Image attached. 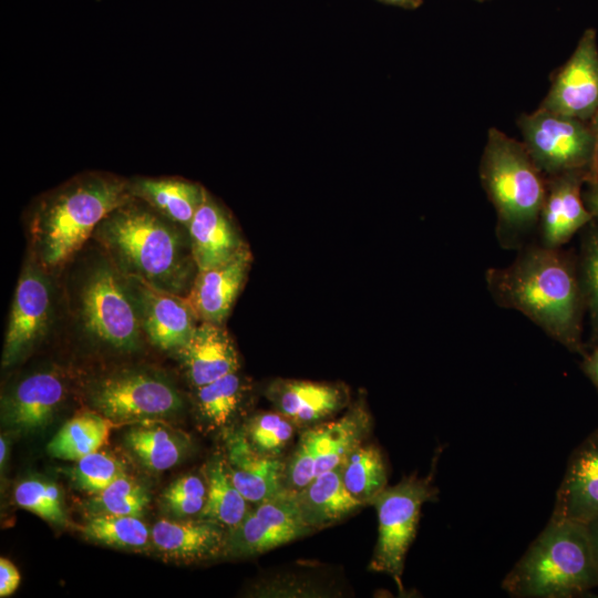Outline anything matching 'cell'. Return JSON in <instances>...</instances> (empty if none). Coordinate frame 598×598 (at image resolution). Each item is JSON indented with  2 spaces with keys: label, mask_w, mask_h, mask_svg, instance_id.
Here are the masks:
<instances>
[{
  "label": "cell",
  "mask_w": 598,
  "mask_h": 598,
  "mask_svg": "<svg viewBox=\"0 0 598 598\" xmlns=\"http://www.w3.org/2000/svg\"><path fill=\"white\" fill-rule=\"evenodd\" d=\"M581 370L598 391V344L582 357Z\"/></svg>",
  "instance_id": "ab89813d"
},
{
  "label": "cell",
  "mask_w": 598,
  "mask_h": 598,
  "mask_svg": "<svg viewBox=\"0 0 598 598\" xmlns=\"http://www.w3.org/2000/svg\"><path fill=\"white\" fill-rule=\"evenodd\" d=\"M585 309L591 326L590 343L598 344V225L592 220L586 233L577 261Z\"/></svg>",
  "instance_id": "d6a6232c"
},
{
  "label": "cell",
  "mask_w": 598,
  "mask_h": 598,
  "mask_svg": "<svg viewBox=\"0 0 598 598\" xmlns=\"http://www.w3.org/2000/svg\"><path fill=\"white\" fill-rule=\"evenodd\" d=\"M187 228L197 271L227 262L247 248L227 212L207 190Z\"/></svg>",
  "instance_id": "d6986e66"
},
{
  "label": "cell",
  "mask_w": 598,
  "mask_h": 598,
  "mask_svg": "<svg viewBox=\"0 0 598 598\" xmlns=\"http://www.w3.org/2000/svg\"><path fill=\"white\" fill-rule=\"evenodd\" d=\"M8 454V443L3 435L0 437V464L1 468H3V464L7 460Z\"/></svg>",
  "instance_id": "f6af8a7d"
},
{
  "label": "cell",
  "mask_w": 598,
  "mask_h": 598,
  "mask_svg": "<svg viewBox=\"0 0 598 598\" xmlns=\"http://www.w3.org/2000/svg\"><path fill=\"white\" fill-rule=\"evenodd\" d=\"M51 289L33 266L21 274L6 332L2 365L19 361L43 337L51 312Z\"/></svg>",
  "instance_id": "4fadbf2b"
},
{
  "label": "cell",
  "mask_w": 598,
  "mask_h": 598,
  "mask_svg": "<svg viewBox=\"0 0 598 598\" xmlns=\"http://www.w3.org/2000/svg\"><path fill=\"white\" fill-rule=\"evenodd\" d=\"M266 396L276 411L296 426L324 422L348 405L350 394L341 383L278 379L266 389Z\"/></svg>",
  "instance_id": "9a60e30c"
},
{
  "label": "cell",
  "mask_w": 598,
  "mask_h": 598,
  "mask_svg": "<svg viewBox=\"0 0 598 598\" xmlns=\"http://www.w3.org/2000/svg\"><path fill=\"white\" fill-rule=\"evenodd\" d=\"M296 425L278 411L255 414L244 433L260 454L280 457L295 434Z\"/></svg>",
  "instance_id": "1f68e13d"
},
{
  "label": "cell",
  "mask_w": 598,
  "mask_h": 598,
  "mask_svg": "<svg viewBox=\"0 0 598 598\" xmlns=\"http://www.w3.org/2000/svg\"><path fill=\"white\" fill-rule=\"evenodd\" d=\"M64 394L65 386L58 374H31L2 400V424L18 432L40 431L51 423Z\"/></svg>",
  "instance_id": "ac0fdd59"
},
{
  "label": "cell",
  "mask_w": 598,
  "mask_h": 598,
  "mask_svg": "<svg viewBox=\"0 0 598 598\" xmlns=\"http://www.w3.org/2000/svg\"><path fill=\"white\" fill-rule=\"evenodd\" d=\"M587 185L588 188L584 194V200L594 217V221L598 225V182Z\"/></svg>",
  "instance_id": "b9f144b4"
},
{
  "label": "cell",
  "mask_w": 598,
  "mask_h": 598,
  "mask_svg": "<svg viewBox=\"0 0 598 598\" xmlns=\"http://www.w3.org/2000/svg\"><path fill=\"white\" fill-rule=\"evenodd\" d=\"M250 262L251 254L246 248L227 262L196 272L187 298L202 321L220 324L226 319Z\"/></svg>",
  "instance_id": "44dd1931"
},
{
  "label": "cell",
  "mask_w": 598,
  "mask_h": 598,
  "mask_svg": "<svg viewBox=\"0 0 598 598\" xmlns=\"http://www.w3.org/2000/svg\"><path fill=\"white\" fill-rule=\"evenodd\" d=\"M152 544L163 556L179 561L210 559L227 549L224 525L206 518L197 520L159 519L151 529Z\"/></svg>",
  "instance_id": "ffe728a7"
},
{
  "label": "cell",
  "mask_w": 598,
  "mask_h": 598,
  "mask_svg": "<svg viewBox=\"0 0 598 598\" xmlns=\"http://www.w3.org/2000/svg\"><path fill=\"white\" fill-rule=\"evenodd\" d=\"M295 497L302 519L313 532L341 520L364 505L347 489L340 466L316 476L295 493Z\"/></svg>",
  "instance_id": "603a6c76"
},
{
  "label": "cell",
  "mask_w": 598,
  "mask_h": 598,
  "mask_svg": "<svg viewBox=\"0 0 598 598\" xmlns=\"http://www.w3.org/2000/svg\"><path fill=\"white\" fill-rule=\"evenodd\" d=\"M124 444L142 465L166 471L183 458L187 443L177 433L159 425H142L126 432Z\"/></svg>",
  "instance_id": "4316f807"
},
{
  "label": "cell",
  "mask_w": 598,
  "mask_h": 598,
  "mask_svg": "<svg viewBox=\"0 0 598 598\" xmlns=\"http://www.w3.org/2000/svg\"><path fill=\"white\" fill-rule=\"evenodd\" d=\"M384 4L399 7L406 10H415L420 8L423 0H378Z\"/></svg>",
  "instance_id": "ee69618b"
},
{
  "label": "cell",
  "mask_w": 598,
  "mask_h": 598,
  "mask_svg": "<svg viewBox=\"0 0 598 598\" xmlns=\"http://www.w3.org/2000/svg\"><path fill=\"white\" fill-rule=\"evenodd\" d=\"M517 126L532 159L546 177L589 172L594 155L589 122L537 107L520 114Z\"/></svg>",
  "instance_id": "ba28073f"
},
{
  "label": "cell",
  "mask_w": 598,
  "mask_h": 598,
  "mask_svg": "<svg viewBox=\"0 0 598 598\" xmlns=\"http://www.w3.org/2000/svg\"><path fill=\"white\" fill-rule=\"evenodd\" d=\"M84 329L94 339L117 350L140 347V315L125 277L107 264H100L86 276L80 293Z\"/></svg>",
  "instance_id": "52a82bcc"
},
{
  "label": "cell",
  "mask_w": 598,
  "mask_h": 598,
  "mask_svg": "<svg viewBox=\"0 0 598 598\" xmlns=\"http://www.w3.org/2000/svg\"><path fill=\"white\" fill-rule=\"evenodd\" d=\"M133 196L171 221L189 226L204 200L206 189L182 178H135L130 182Z\"/></svg>",
  "instance_id": "cb8c5ba5"
},
{
  "label": "cell",
  "mask_w": 598,
  "mask_h": 598,
  "mask_svg": "<svg viewBox=\"0 0 598 598\" xmlns=\"http://www.w3.org/2000/svg\"><path fill=\"white\" fill-rule=\"evenodd\" d=\"M206 495L207 489L202 478L189 474L169 484L162 498L172 513L177 517H185L202 512Z\"/></svg>",
  "instance_id": "74e56055"
},
{
  "label": "cell",
  "mask_w": 598,
  "mask_h": 598,
  "mask_svg": "<svg viewBox=\"0 0 598 598\" xmlns=\"http://www.w3.org/2000/svg\"><path fill=\"white\" fill-rule=\"evenodd\" d=\"M591 549L594 553L595 560L598 566V518L592 519L586 524Z\"/></svg>",
  "instance_id": "7bdbcfd3"
},
{
  "label": "cell",
  "mask_w": 598,
  "mask_h": 598,
  "mask_svg": "<svg viewBox=\"0 0 598 598\" xmlns=\"http://www.w3.org/2000/svg\"><path fill=\"white\" fill-rule=\"evenodd\" d=\"M473 1H476V2H480V3H482V2H486V1H489V0H473Z\"/></svg>",
  "instance_id": "bcb514c9"
},
{
  "label": "cell",
  "mask_w": 598,
  "mask_h": 598,
  "mask_svg": "<svg viewBox=\"0 0 598 598\" xmlns=\"http://www.w3.org/2000/svg\"><path fill=\"white\" fill-rule=\"evenodd\" d=\"M14 501L52 524H66L61 492L52 482L38 478L22 481L14 489Z\"/></svg>",
  "instance_id": "836d02e7"
},
{
  "label": "cell",
  "mask_w": 598,
  "mask_h": 598,
  "mask_svg": "<svg viewBox=\"0 0 598 598\" xmlns=\"http://www.w3.org/2000/svg\"><path fill=\"white\" fill-rule=\"evenodd\" d=\"M347 489L364 505L386 486V467L380 448L361 444L340 465Z\"/></svg>",
  "instance_id": "f1b7e54d"
},
{
  "label": "cell",
  "mask_w": 598,
  "mask_h": 598,
  "mask_svg": "<svg viewBox=\"0 0 598 598\" xmlns=\"http://www.w3.org/2000/svg\"><path fill=\"white\" fill-rule=\"evenodd\" d=\"M96 412L113 423H145L178 412L183 400L166 380L146 372H123L99 381L90 393Z\"/></svg>",
  "instance_id": "9c48e42d"
},
{
  "label": "cell",
  "mask_w": 598,
  "mask_h": 598,
  "mask_svg": "<svg viewBox=\"0 0 598 598\" xmlns=\"http://www.w3.org/2000/svg\"><path fill=\"white\" fill-rule=\"evenodd\" d=\"M114 423L99 412H83L68 422L48 443V453L56 458L79 461L99 451Z\"/></svg>",
  "instance_id": "484cf974"
},
{
  "label": "cell",
  "mask_w": 598,
  "mask_h": 598,
  "mask_svg": "<svg viewBox=\"0 0 598 598\" xmlns=\"http://www.w3.org/2000/svg\"><path fill=\"white\" fill-rule=\"evenodd\" d=\"M173 224L134 197L110 213L94 233L125 277L185 296L197 267L189 238Z\"/></svg>",
  "instance_id": "7a4b0ae2"
},
{
  "label": "cell",
  "mask_w": 598,
  "mask_h": 598,
  "mask_svg": "<svg viewBox=\"0 0 598 598\" xmlns=\"http://www.w3.org/2000/svg\"><path fill=\"white\" fill-rule=\"evenodd\" d=\"M195 388L237 372L239 359L228 332L218 323L203 321L177 351Z\"/></svg>",
  "instance_id": "7402d4cb"
},
{
  "label": "cell",
  "mask_w": 598,
  "mask_h": 598,
  "mask_svg": "<svg viewBox=\"0 0 598 598\" xmlns=\"http://www.w3.org/2000/svg\"><path fill=\"white\" fill-rule=\"evenodd\" d=\"M243 396L237 372L196 388L197 408L202 417L214 427L225 426L236 413Z\"/></svg>",
  "instance_id": "4dcf8cb0"
},
{
  "label": "cell",
  "mask_w": 598,
  "mask_h": 598,
  "mask_svg": "<svg viewBox=\"0 0 598 598\" xmlns=\"http://www.w3.org/2000/svg\"><path fill=\"white\" fill-rule=\"evenodd\" d=\"M436 495L432 477L412 475L394 486H385L369 503L375 508L379 522L371 568L390 575L400 589L406 553L416 535L421 508Z\"/></svg>",
  "instance_id": "8992f818"
},
{
  "label": "cell",
  "mask_w": 598,
  "mask_h": 598,
  "mask_svg": "<svg viewBox=\"0 0 598 598\" xmlns=\"http://www.w3.org/2000/svg\"><path fill=\"white\" fill-rule=\"evenodd\" d=\"M318 443L316 476L340 466L370 433L371 416L358 402L338 420L315 424Z\"/></svg>",
  "instance_id": "d4e9b609"
},
{
  "label": "cell",
  "mask_w": 598,
  "mask_h": 598,
  "mask_svg": "<svg viewBox=\"0 0 598 598\" xmlns=\"http://www.w3.org/2000/svg\"><path fill=\"white\" fill-rule=\"evenodd\" d=\"M587 175L585 171H573L546 177V195L537 227L538 244L563 248L577 231L594 220L581 192Z\"/></svg>",
  "instance_id": "5bb4252c"
},
{
  "label": "cell",
  "mask_w": 598,
  "mask_h": 598,
  "mask_svg": "<svg viewBox=\"0 0 598 598\" xmlns=\"http://www.w3.org/2000/svg\"><path fill=\"white\" fill-rule=\"evenodd\" d=\"M124 474V466L116 457L100 451L76 461L73 470L76 485L83 491L95 494Z\"/></svg>",
  "instance_id": "d590c367"
},
{
  "label": "cell",
  "mask_w": 598,
  "mask_h": 598,
  "mask_svg": "<svg viewBox=\"0 0 598 598\" xmlns=\"http://www.w3.org/2000/svg\"><path fill=\"white\" fill-rule=\"evenodd\" d=\"M518 598H570L598 587L586 524L550 518L502 582Z\"/></svg>",
  "instance_id": "277c9868"
},
{
  "label": "cell",
  "mask_w": 598,
  "mask_h": 598,
  "mask_svg": "<svg viewBox=\"0 0 598 598\" xmlns=\"http://www.w3.org/2000/svg\"><path fill=\"white\" fill-rule=\"evenodd\" d=\"M478 173L496 213L495 233L499 245L505 249L519 250L529 244L538 227L546 195V176L523 142L496 127L487 132Z\"/></svg>",
  "instance_id": "3957f363"
},
{
  "label": "cell",
  "mask_w": 598,
  "mask_h": 598,
  "mask_svg": "<svg viewBox=\"0 0 598 598\" xmlns=\"http://www.w3.org/2000/svg\"><path fill=\"white\" fill-rule=\"evenodd\" d=\"M540 109L590 122L598 112L597 31L586 29L568 60L554 73Z\"/></svg>",
  "instance_id": "30bf717a"
},
{
  "label": "cell",
  "mask_w": 598,
  "mask_h": 598,
  "mask_svg": "<svg viewBox=\"0 0 598 598\" xmlns=\"http://www.w3.org/2000/svg\"><path fill=\"white\" fill-rule=\"evenodd\" d=\"M133 198L130 182L101 173L76 177L48 195L33 217L42 262L65 261L110 213Z\"/></svg>",
  "instance_id": "5b68a950"
},
{
  "label": "cell",
  "mask_w": 598,
  "mask_h": 598,
  "mask_svg": "<svg viewBox=\"0 0 598 598\" xmlns=\"http://www.w3.org/2000/svg\"><path fill=\"white\" fill-rule=\"evenodd\" d=\"M226 465L233 484L249 503L257 505L289 493L285 485L286 462L257 452L244 433L229 436Z\"/></svg>",
  "instance_id": "e0dca14e"
},
{
  "label": "cell",
  "mask_w": 598,
  "mask_h": 598,
  "mask_svg": "<svg viewBox=\"0 0 598 598\" xmlns=\"http://www.w3.org/2000/svg\"><path fill=\"white\" fill-rule=\"evenodd\" d=\"M20 584V574L16 566L8 559H0V597L10 596Z\"/></svg>",
  "instance_id": "f35d334b"
},
{
  "label": "cell",
  "mask_w": 598,
  "mask_h": 598,
  "mask_svg": "<svg viewBox=\"0 0 598 598\" xmlns=\"http://www.w3.org/2000/svg\"><path fill=\"white\" fill-rule=\"evenodd\" d=\"M485 282L497 306L523 313L570 352L586 354L578 266L563 248L528 244L508 266L488 268Z\"/></svg>",
  "instance_id": "6da1fadb"
},
{
  "label": "cell",
  "mask_w": 598,
  "mask_h": 598,
  "mask_svg": "<svg viewBox=\"0 0 598 598\" xmlns=\"http://www.w3.org/2000/svg\"><path fill=\"white\" fill-rule=\"evenodd\" d=\"M550 518L584 524L598 518V430L571 453Z\"/></svg>",
  "instance_id": "2e32d148"
},
{
  "label": "cell",
  "mask_w": 598,
  "mask_h": 598,
  "mask_svg": "<svg viewBox=\"0 0 598 598\" xmlns=\"http://www.w3.org/2000/svg\"><path fill=\"white\" fill-rule=\"evenodd\" d=\"M92 542L128 550H144L152 544L151 530L140 517L99 513L81 528Z\"/></svg>",
  "instance_id": "f546056e"
},
{
  "label": "cell",
  "mask_w": 598,
  "mask_h": 598,
  "mask_svg": "<svg viewBox=\"0 0 598 598\" xmlns=\"http://www.w3.org/2000/svg\"><path fill=\"white\" fill-rule=\"evenodd\" d=\"M313 530L305 523L295 493L257 504L228 533L227 549L235 556H252L300 538Z\"/></svg>",
  "instance_id": "8fae6325"
},
{
  "label": "cell",
  "mask_w": 598,
  "mask_h": 598,
  "mask_svg": "<svg viewBox=\"0 0 598 598\" xmlns=\"http://www.w3.org/2000/svg\"><path fill=\"white\" fill-rule=\"evenodd\" d=\"M318 443L315 425L301 433L299 442L285 467V485L291 493L306 487L315 477L318 461Z\"/></svg>",
  "instance_id": "8d00e7d4"
},
{
  "label": "cell",
  "mask_w": 598,
  "mask_h": 598,
  "mask_svg": "<svg viewBox=\"0 0 598 598\" xmlns=\"http://www.w3.org/2000/svg\"><path fill=\"white\" fill-rule=\"evenodd\" d=\"M125 277V276H124ZM141 326L151 343L162 350H181L193 336L197 315L188 298L125 277Z\"/></svg>",
  "instance_id": "7c38bea8"
},
{
  "label": "cell",
  "mask_w": 598,
  "mask_h": 598,
  "mask_svg": "<svg viewBox=\"0 0 598 598\" xmlns=\"http://www.w3.org/2000/svg\"><path fill=\"white\" fill-rule=\"evenodd\" d=\"M150 503L146 489L125 474L97 493L93 504L100 513L141 517Z\"/></svg>",
  "instance_id": "e575fe53"
},
{
  "label": "cell",
  "mask_w": 598,
  "mask_h": 598,
  "mask_svg": "<svg viewBox=\"0 0 598 598\" xmlns=\"http://www.w3.org/2000/svg\"><path fill=\"white\" fill-rule=\"evenodd\" d=\"M594 135V155L586 184L598 182V112L589 122Z\"/></svg>",
  "instance_id": "60d3db41"
},
{
  "label": "cell",
  "mask_w": 598,
  "mask_h": 598,
  "mask_svg": "<svg viewBox=\"0 0 598 598\" xmlns=\"http://www.w3.org/2000/svg\"><path fill=\"white\" fill-rule=\"evenodd\" d=\"M207 495L200 518L215 520L230 529L248 513L247 501L233 484L226 462L216 458L207 470Z\"/></svg>",
  "instance_id": "83f0119b"
}]
</instances>
